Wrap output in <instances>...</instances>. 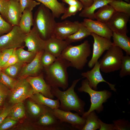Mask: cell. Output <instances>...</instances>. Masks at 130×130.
<instances>
[{
  "instance_id": "obj_1",
  "label": "cell",
  "mask_w": 130,
  "mask_h": 130,
  "mask_svg": "<svg viewBox=\"0 0 130 130\" xmlns=\"http://www.w3.org/2000/svg\"><path fill=\"white\" fill-rule=\"evenodd\" d=\"M81 79L74 80L71 86L66 91H62L58 88L51 87V91L52 95L59 101V109L67 111H74L82 116L85 112L84 107L85 103L74 91L77 84Z\"/></svg>"
},
{
  "instance_id": "obj_2",
  "label": "cell",
  "mask_w": 130,
  "mask_h": 130,
  "mask_svg": "<svg viewBox=\"0 0 130 130\" xmlns=\"http://www.w3.org/2000/svg\"><path fill=\"white\" fill-rule=\"evenodd\" d=\"M71 66L70 62L60 57L54 62L44 68L46 83L51 87L61 88L65 90L68 88L67 68Z\"/></svg>"
},
{
  "instance_id": "obj_3",
  "label": "cell",
  "mask_w": 130,
  "mask_h": 130,
  "mask_svg": "<svg viewBox=\"0 0 130 130\" xmlns=\"http://www.w3.org/2000/svg\"><path fill=\"white\" fill-rule=\"evenodd\" d=\"M55 18L50 10L41 3L34 13L33 27L43 39L53 35L57 23Z\"/></svg>"
},
{
  "instance_id": "obj_4",
  "label": "cell",
  "mask_w": 130,
  "mask_h": 130,
  "mask_svg": "<svg viewBox=\"0 0 130 130\" xmlns=\"http://www.w3.org/2000/svg\"><path fill=\"white\" fill-rule=\"evenodd\" d=\"M91 46L87 40L78 45L70 44L62 52L60 57L68 61L71 66L78 70H82L91 54Z\"/></svg>"
},
{
  "instance_id": "obj_5",
  "label": "cell",
  "mask_w": 130,
  "mask_h": 130,
  "mask_svg": "<svg viewBox=\"0 0 130 130\" xmlns=\"http://www.w3.org/2000/svg\"><path fill=\"white\" fill-rule=\"evenodd\" d=\"M78 90L79 92L88 93L90 97L91 103L90 108L82 116L85 118L93 111L95 110L98 113L101 112L103 108V103L106 102L111 95V92L107 90L97 91L92 89L90 86L88 81L86 78L82 81L81 86Z\"/></svg>"
},
{
  "instance_id": "obj_6",
  "label": "cell",
  "mask_w": 130,
  "mask_h": 130,
  "mask_svg": "<svg viewBox=\"0 0 130 130\" xmlns=\"http://www.w3.org/2000/svg\"><path fill=\"white\" fill-rule=\"evenodd\" d=\"M124 56L122 49L112 45L99 61L100 70L105 73L119 70Z\"/></svg>"
},
{
  "instance_id": "obj_7",
  "label": "cell",
  "mask_w": 130,
  "mask_h": 130,
  "mask_svg": "<svg viewBox=\"0 0 130 130\" xmlns=\"http://www.w3.org/2000/svg\"><path fill=\"white\" fill-rule=\"evenodd\" d=\"M34 124L38 130H74L69 124L61 122L53 114V110L49 107L40 117Z\"/></svg>"
},
{
  "instance_id": "obj_8",
  "label": "cell",
  "mask_w": 130,
  "mask_h": 130,
  "mask_svg": "<svg viewBox=\"0 0 130 130\" xmlns=\"http://www.w3.org/2000/svg\"><path fill=\"white\" fill-rule=\"evenodd\" d=\"M26 35L19 26H13L10 32L0 36V50L22 47Z\"/></svg>"
},
{
  "instance_id": "obj_9",
  "label": "cell",
  "mask_w": 130,
  "mask_h": 130,
  "mask_svg": "<svg viewBox=\"0 0 130 130\" xmlns=\"http://www.w3.org/2000/svg\"><path fill=\"white\" fill-rule=\"evenodd\" d=\"M34 94L33 89L25 78H19L10 94L9 102L15 104L22 102Z\"/></svg>"
},
{
  "instance_id": "obj_10",
  "label": "cell",
  "mask_w": 130,
  "mask_h": 130,
  "mask_svg": "<svg viewBox=\"0 0 130 130\" xmlns=\"http://www.w3.org/2000/svg\"><path fill=\"white\" fill-rule=\"evenodd\" d=\"M91 35L93 38L94 42L92 57L88 63V66L90 68L92 67L104 52L113 45L112 42L110 39L93 33H91Z\"/></svg>"
},
{
  "instance_id": "obj_11",
  "label": "cell",
  "mask_w": 130,
  "mask_h": 130,
  "mask_svg": "<svg viewBox=\"0 0 130 130\" xmlns=\"http://www.w3.org/2000/svg\"><path fill=\"white\" fill-rule=\"evenodd\" d=\"M53 113L61 122L69 124L74 130H82L85 124L86 119L80 117L77 113H73L59 108L53 110Z\"/></svg>"
},
{
  "instance_id": "obj_12",
  "label": "cell",
  "mask_w": 130,
  "mask_h": 130,
  "mask_svg": "<svg viewBox=\"0 0 130 130\" xmlns=\"http://www.w3.org/2000/svg\"><path fill=\"white\" fill-rule=\"evenodd\" d=\"M80 24L78 21L72 22L68 20L57 22L53 35L58 39L65 40L78 30Z\"/></svg>"
},
{
  "instance_id": "obj_13",
  "label": "cell",
  "mask_w": 130,
  "mask_h": 130,
  "mask_svg": "<svg viewBox=\"0 0 130 130\" xmlns=\"http://www.w3.org/2000/svg\"><path fill=\"white\" fill-rule=\"evenodd\" d=\"M81 75L83 78H86L88 81L90 86L95 90L97 89V85L100 83L105 82L109 85L110 89L116 91L115 84H111L104 80L100 72V64L98 61L91 70L82 72Z\"/></svg>"
},
{
  "instance_id": "obj_14",
  "label": "cell",
  "mask_w": 130,
  "mask_h": 130,
  "mask_svg": "<svg viewBox=\"0 0 130 130\" xmlns=\"http://www.w3.org/2000/svg\"><path fill=\"white\" fill-rule=\"evenodd\" d=\"M26 78L32 87L34 94L39 93L50 99L54 98L51 92V87L46 82L42 73L37 76H29Z\"/></svg>"
},
{
  "instance_id": "obj_15",
  "label": "cell",
  "mask_w": 130,
  "mask_h": 130,
  "mask_svg": "<svg viewBox=\"0 0 130 130\" xmlns=\"http://www.w3.org/2000/svg\"><path fill=\"white\" fill-rule=\"evenodd\" d=\"M130 16L124 13L116 12L106 24L112 32L127 34Z\"/></svg>"
},
{
  "instance_id": "obj_16",
  "label": "cell",
  "mask_w": 130,
  "mask_h": 130,
  "mask_svg": "<svg viewBox=\"0 0 130 130\" xmlns=\"http://www.w3.org/2000/svg\"><path fill=\"white\" fill-rule=\"evenodd\" d=\"M81 22L91 33L110 39L112 37V31L105 23L88 18L84 19Z\"/></svg>"
},
{
  "instance_id": "obj_17",
  "label": "cell",
  "mask_w": 130,
  "mask_h": 130,
  "mask_svg": "<svg viewBox=\"0 0 130 130\" xmlns=\"http://www.w3.org/2000/svg\"><path fill=\"white\" fill-rule=\"evenodd\" d=\"M44 51L37 52L33 59L23 66L18 75L19 78L36 76L41 73L40 72L43 68L41 64V59Z\"/></svg>"
},
{
  "instance_id": "obj_18",
  "label": "cell",
  "mask_w": 130,
  "mask_h": 130,
  "mask_svg": "<svg viewBox=\"0 0 130 130\" xmlns=\"http://www.w3.org/2000/svg\"><path fill=\"white\" fill-rule=\"evenodd\" d=\"M46 40L41 38L33 27L30 32L26 34L24 40L25 46L28 51L37 53L44 50Z\"/></svg>"
},
{
  "instance_id": "obj_19",
  "label": "cell",
  "mask_w": 130,
  "mask_h": 130,
  "mask_svg": "<svg viewBox=\"0 0 130 130\" xmlns=\"http://www.w3.org/2000/svg\"><path fill=\"white\" fill-rule=\"evenodd\" d=\"M68 45L65 40L59 39L53 35L46 40L44 50L58 58L60 57L62 52Z\"/></svg>"
},
{
  "instance_id": "obj_20",
  "label": "cell",
  "mask_w": 130,
  "mask_h": 130,
  "mask_svg": "<svg viewBox=\"0 0 130 130\" xmlns=\"http://www.w3.org/2000/svg\"><path fill=\"white\" fill-rule=\"evenodd\" d=\"M22 12L19 2L9 0L6 13L7 22L13 26H19Z\"/></svg>"
},
{
  "instance_id": "obj_21",
  "label": "cell",
  "mask_w": 130,
  "mask_h": 130,
  "mask_svg": "<svg viewBox=\"0 0 130 130\" xmlns=\"http://www.w3.org/2000/svg\"><path fill=\"white\" fill-rule=\"evenodd\" d=\"M43 4L51 11L55 18H59L65 12L64 4L58 0H34Z\"/></svg>"
},
{
  "instance_id": "obj_22",
  "label": "cell",
  "mask_w": 130,
  "mask_h": 130,
  "mask_svg": "<svg viewBox=\"0 0 130 130\" xmlns=\"http://www.w3.org/2000/svg\"><path fill=\"white\" fill-rule=\"evenodd\" d=\"M113 45L117 46L126 52V55H130V38L127 34L113 32Z\"/></svg>"
},
{
  "instance_id": "obj_23",
  "label": "cell",
  "mask_w": 130,
  "mask_h": 130,
  "mask_svg": "<svg viewBox=\"0 0 130 130\" xmlns=\"http://www.w3.org/2000/svg\"><path fill=\"white\" fill-rule=\"evenodd\" d=\"M113 0H94L92 4L90 6L83 8L79 14V16L82 17L94 20L95 11L102 6L108 4Z\"/></svg>"
},
{
  "instance_id": "obj_24",
  "label": "cell",
  "mask_w": 130,
  "mask_h": 130,
  "mask_svg": "<svg viewBox=\"0 0 130 130\" xmlns=\"http://www.w3.org/2000/svg\"><path fill=\"white\" fill-rule=\"evenodd\" d=\"M33 17L32 11L28 8H25L22 12L19 26L25 34L28 33L33 26Z\"/></svg>"
},
{
  "instance_id": "obj_25",
  "label": "cell",
  "mask_w": 130,
  "mask_h": 130,
  "mask_svg": "<svg viewBox=\"0 0 130 130\" xmlns=\"http://www.w3.org/2000/svg\"><path fill=\"white\" fill-rule=\"evenodd\" d=\"M30 98L35 103L47 106L53 110L59 108L60 106V102L58 99L53 100L45 96L40 93L34 94Z\"/></svg>"
},
{
  "instance_id": "obj_26",
  "label": "cell",
  "mask_w": 130,
  "mask_h": 130,
  "mask_svg": "<svg viewBox=\"0 0 130 130\" xmlns=\"http://www.w3.org/2000/svg\"><path fill=\"white\" fill-rule=\"evenodd\" d=\"M116 12L109 4H107L99 8L94 13L95 19L102 23L106 24Z\"/></svg>"
},
{
  "instance_id": "obj_27",
  "label": "cell",
  "mask_w": 130,
  "mask_h": 130,
  "mask_svg": "<svg viewBox=\"0 0 130 130\" xmlns=\"http://www.w3.org/2000/svg\"><path fill=\"white\" fill-rule=\"evenodd\" d=\"M91 33L81 22L78 30L68 37L65 40L69 45L72 43L81 41L91 35Z\"/></svg>"
},
{
  "instance_id": "obj_28",
  "label": "cell",
  "mask_w": 130,
  "mask_h": 130,
  "mask_svg": "<svg viewBox=\"0 0 130 130\" xmlns=\"http://www.w3.org/2000/svg\"><path fill=\"white\" fill-rule=\"evenodd\" d=\"M85 119V124L82 130H95L100 129L99 119L94 110L90 112Z\"/></svg>"
},
{
  "instance_id": "obj_29",
  "label": "cell",
  "mask_w": 130,
  "mask_h": 130,
  "mask_svg": "<svg viewBox=\"0 0 130 130\" xmlns=\"http://www.w3.org/2000/svg\"><path fill=\"white\" fill-rule=\"evenodd\" d=\"M27 105L31 114L35 118H38V119L42 115L47 111L49 107L39 104L32 100L28 101Z\"/></svg>"
},
{
  "instance_id": "obj_30",
  "label": "cell",
  "mask_w": 130,
  "mask_h": 130,
  "mask_svg": "<svg viewBox=\"0 0 130 130\" xmlns=\"http://www.w3.org/2000/svg\"><path fill=\"white\" fill-rule=\"evenodd\" d=\"M16 53L18 62H30L34 58L37 53L25 50L22 47L16 49Z\"/></svg>"
},
{
  "instance_id": "obj_31",
  "label": "cell",
  "mask_w": 130,
  "mask_h": 130,
  "mask_svg": "<svg viewBox=\"0 0 130 130\" xmlns=\"http://www.w3.org/2000/svg\"><path fill=\"white\" fill-rule=\"evenodd\" d=\"M108 4L116 12L124 13L130 16V3L123 0H113Z\"/></svg>"
},
{
  "instance_id": "obj_32",
  "label": "cell",
  "mask_w": 130,
  "mask_h": 130,
  "mask_svg": "<svg viewBox=\"0 0 130 130\" xmlns=\"http://www.w3.org/2000/svg\"><path fill=\"white\" fill-rule=\"evenodd\" d=\"M25 115V108L22 102L13 105L8 116L18 120L23 117Z\"/></svg>"
},
{
  "instance_id": "obj_33",
  "label": "cell",
  "mask_w": 130,
  "mask_h": 130,
  "mask_svg": "<svg viewBox=\"0 0 130 130\" xmlns=\"http://www.w3.org/2000/svg\"><path fill=\"white\" fill-rule=\"evenodd\" d=\"M26 63L18 62L2 70L9 76L14 78L19 74Z\"/></svg>"
},
{
  "instance_id": "obj_34",
  "label": "cell",
  "mask_w": 130,
  "mask_h": 130,
  "mask_svg": "<svg viewBox=\"0 0 130 130\" xmlns=\"http://www.w3.org/2000/svg\"><path fill=\"white\" fill-rule=\"evenodd\" d=\"M119 75L122 78L130 75V56L126 55L124 56L122 59Z\"/></svg>"
},
{
  "instance_id": "obj_35",
  "label": "cell",
  "mask_w": 130,
  "mask_h": 130,
  "mask_svg": "<svg viewBox=\"0 0 130 130\" xmlns=\"http://www.w3.org/2000/svg\"><path fill=\"white\" fill-rule=\"evenodd\" d=\"M17 80L9 76L2 70L1 71L0 74V82L11 90L14 88Z\"/></svg>"
},
{
  "instance_id": "obj_36",
  "label": "cell",
  "mask_w": 130,
  "mask_h": 130,
  "mask_svg": "<svg viewBox=\"0 0 130 130\" xmlns=\"http://www.w3.org/2000/svg\"><path fill=\"white\" fill-rule=\"evenodd\" d=\"M57 58L49 52L44 51L41 59V62L43 68H46L52 64Z\"/></svg>"
},
{
  "instance_id": "obj_37",
  "label": "cell",
  "mask_w": 130,
  "mask_h": 130,
  "mask_svg": "<svg viewBox=\"0 0 130 130\" xmlns=\"http://www.w3.org/2000/svg\"><path fill=\"white\" fill-rule=\"evenodd\" d=\"M14 49H5L0 50V64L1 67L8 61Z\"/></svg>"
},
{
  "instance_id": "obj_38",
  "label": "cell",
  "mask_w": 130,
  "mask_h": 130,
  "mask_svg": "<svg viewBox=\"0 0 130 130\" xmlns=\"http://www.w3.org/2000/svg\"><path fill=\"white\" fill-rule=\"evenodd\" d=\"M19 2L22 12L26 8L32 11L34 7L41 4L39 2L34 0H19Z\"/></svg>"
},
{
  "instance_id": "obj_39",
  "label": "cell",
  "mask_w": 130,
  "mask_h": 130,
  "mask_svg": "<svg viewBox=\"0 0 130 130\" xmlns=\"http://www.w3.org/2000/svg\"><path fill=\"white\" fill-rule=\"evenodd\" d=\"M13 27L3 18L0 13V35L9 32Z\"/></svg>"
},
{
  "instance_id": "obj_40",
  "label": "cell",
  "mask_w": 130,
  "mask_h": 130,
  "mask_svg": "<svg viewBox=\"0 0 130 130\" xmlns=\"http://www.w3.org/2000/svg\"><path fill=\"white\" fill-rule=\"evenodd\" d=\"M18 120L7 116L0 124V130L9 129L15 125Z\"/></svg>"
},
{
  "instance_id": "obj_41",
  "label": "cell",
  "mask_w": 130,
  "mask_h": 130,
  "mask_svg": "<svg viewBox=\"0 0 130 130\" xmlns=\"http://www.w3.org/2000/svg\"><path fill=\"white\" fill-rule=\"evenodd\" d=\"M113 122L115 130H128L130 129V124L127 120L119 119Z\"/></svg>"
},
{
  "instance_id": "obj_42",
  "label": "cell",
  "mask_w": 130,
  "mask_h": 130,
  "mask_svg": "<svg viewBox=\"0 0 130 130\" xmlns=\"http://www.w3.org/2000/svg\"><path fill=\"white\" fill-rule=\"evenodd\" d=\"M11 90L0 82V106L3 104L7 96L11 93Z\"/></svg>"
},
{
  "instance_id": "obj_43",
  "label": "cell",
  "mask_w": 130,
  "mask_h": 130,
  "mask_svg": "<svg viewBox=\"0 0 130 130\" xmlns=\"http://www.w3.org/2000/svg\"><path fill=\"white\" fill-rule=\"evenodd\" d=\"M79 10L76 6H69L66 8V10L61 16V19L65 20L67 18L75 15Z\"/></svg>"
},
{
  "instance_id": "obj_44",
  "label": "cell",
  "mask_w": 130,
  "mask_h": 130,
  "mask_svg": "<svg viewBox=\"0 0 130 130\" xmlns=\"http://www.w3.org/2000/svg\"><path fill=\"white\" fill-rule=\"evenodd\" d=\"M9 0H0V13L3 18L7 21L6 13Z\"/></svg>"
},
{
  "instance_id": "obj_45",
  "label": "cell",
  "mask_w": 130,
  "mask_h": 130,
  "mask_svg": "<svg viewBox=\"0 0 130 130\" xmlns=\"http://www.w3.org/2000/svg\"><path fill=\"white\" fill-rule=\"evenodd\" d=\"M14 49L13 52L7 61L1 67L2 70L13 65L18 62L16 53V49Z\"/></svg>"
},
{
  "instance_id": "obj_46",
  "label": "cell",
  "mask_w": 130,
  "mask_h": 130,
  "mask_svg": "<svg viewBox=\"0 0 130 130\" xmlns=\"http://www.w3.org/2000/svg\"><path fill=\"white\" fill-rule=\"evenodd\" d=\"M63 2L68 4L69 6H77L79 11L84 8L82 3L78 0H60Z\"/></svg>"
},
{
  "instance_id": "obj_47",
  "label": "cell",
  "mask_w": 130,
  "mask_h": 130,
  "mask_svg": "<svg viewBox=\"0 0 130 130\" xmlns=\"http://www.w3.org/2000/svg\"><path fill=\"white\" fill-rule=\"evenodd\" d=\"M13 105L5 107L3 108L0 113V124L8 115L10 110Z\"/></svg>"
},
{
  "instance_id": "obj_48",
  "label": "cell",
  "mask_w": 130,
  "mask_h": 130,
  "mask_svg": "<svg viewBox=\"0 0 130 130\" xmlns=\"http://www.w3.org/2000/svg\"><path fill=\"white\" fill-rule=\"evenodd\" d=\"M99 123L100 125V130H114V124H107L103 123L99 119Z\"/></svg>"
},
{
  "instance_id": "obj_49",
  "label": "cell",
  "mask_w": 130,
  "mask_h": 130,
  "mask_svg": "<svg viewBox=\"0 0 130 130\" xmlns=\"http://www.w3.org/2000/svg\"><path fill=\"white\" fill-rule=\"evenodd\" d=\"M83 5L84 8L88 7L93 3L94 0H78Z\"/></svg>"
},
{
  "instance_id": "obj_50",
  "label": "cell",
  "mask_w": 130,
  "mask_h": 130,
  "mask_svg": "<svg viewBox=\"0 0 130 130\" xmlns=\"http://www.w3.org/2000/svg\"><path fill=\"white\" fill-rule=\"evenodd\" d=\"M125 1L128 3H130V0H123Z\"/></svg>"
},
{
  "instance_id": "obj_51",
  "label": "cell",
  "mask_w": 130,
  "mask_h": 130,
  "mask_svg": "<svg viewBox=\"0 0 130 130\" xmlns=\"http://www.w3.org/2000/svg\"><path fill=\"white\" fill-rule=\"evenodd\" d=\"M2 70V69H1V66L0 64V74Z\"/></svg>"
},
{
  "instance_id": "obj_52",
  "label": "cell",
  "mask_w": 130,
  "mask_h": 130,
  "mask_svg": "<svg viewBox=\"0 0 130 130\" xmlns=\"http://www.w3.org/2000/svg\"><path fill=\"white\" fill-rule=\"evenodd\" d=\"M3 109H2L0 108V113L1 112H2V110Z\"/></svg>"
},
{
  "instance_id": "obj_53",
  "label": "cell",
  "mask_w": 130,
  "mask_h": 130,
  "mask_svg": "<svg viewBox=\"0 0 130 130\" xmlns=\"http://www.w3.org/2000/svg\"><path fill=\"white\" fill-rule=\"evenodd\" d=\"M12 0L15 1H17L19 2V0Z\"/></svg>"
}]
</instances>
